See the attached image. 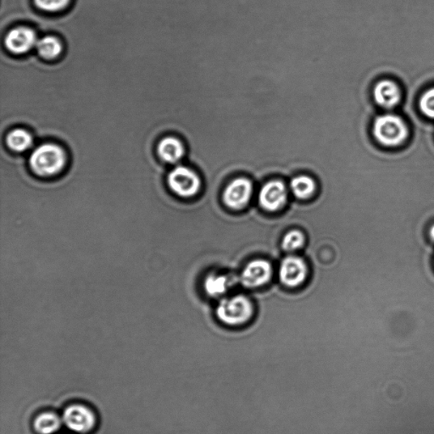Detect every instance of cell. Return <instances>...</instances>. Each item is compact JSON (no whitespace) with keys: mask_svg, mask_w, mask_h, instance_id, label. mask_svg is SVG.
I'll return each instance as SVG.
<instances>
[{"mask_svg":"<svg viewBox=\"0 0 434 434\" xmlns=\"http://www.w3.org/2000/svg\"><path fill=\"white\" fill-rule=\"evenodd\" d=\"M217 320L228 327L247 324L253 317L254 305L249 297L244 295L223 298L216 305Z\"/></svg>","mask_w":434,"mask_h":434,"instance_id":"6da1fadb","label":"cell"},{"mask_svg":"<svg viewBox=\"0 0 434 434\" xmlns=\"http://www.w3.org/2000/svg\"><path fill=\"white\" fill-rule=\"evenodd\" d=\"M373 136L382 146L394 148L406 141L409 130L405 121L394 114L377 117L373 123Z\"/></svg>","mask_w":434,"mask_h":434,"instance_id":"7a4b0ae2","label":"cell"},{"mask_svg":"<svg viewBox=\"0 0 434 434\" xmlns=\"http://www.w3.org/2000/svg\"><path fill=\"white\" fill-rule=\"evenodd\" d=\"M34 2L40 10L55 12L65 8L70 0H34Z\"/></svg>","mask_w":434,"mask_h":434,"instance_id":"ffe728a7","label":"cell"},{"mask_svg":"<svg viewBox=\"0 0 434 434\" xmlns=\"http://www.w3.org/2000/svg\"><path fill=\"white\" fill-rule=\"evenodd\" d=\"M233 283L231 275L211 271L203 279V291L211 298H219L227 293Z\"/></svg>","mask_w":434,"mask_h":434,"instance_id":"7c38bea8","label":"cell"},{"mask_svg":"<svg viewBox=\"0 0 434 434\" xmlns=\"http://www.w3.org/2000/svg\"><path fill=\"white\" fill-rule=\"evenodd\" d=\"M306 238L305 233L299 229L289 230L281 240V248L285 252H295L301 250L305 245Z\"/></svg>","mask_w":434,"mask_h":434,"instance_id":"e0dca14e","label":"cell"},{"mask_svg":"<svg viewBox=\"0 0 434 434\" xmlns=\"http://www.w3.org/2000/svg\"><path fill=\"white\" fill-rule=\"evenodd\" d=\"M288 197V189L283 181L269 180L259 189L258 203L262 210L269 213H274L286 206Z\"/></svg>","mask_w":434,"mask_h":434,"instance_id":"8992f818","label":"cell"},{"mask_svg":"<svg viewBox=\"0 0 434 434\" xmlns=\"http://www.w3.org/2000/svg\"><path fill=\"white\" fill-rule=\"evenodd\" d=\"M428 237L429 241L434 244V223H431L430 225H429V228L428 229Z\"/></svg>","mask_w":434,"mask_h":434,"instance_id":"44dd1931","label":"cell"},{"mask_svg":"<svg viewBox=\"0 0 434 434\" xmlns=\"http://www.w3.org/2000/svg\"><path fill=\"white\" fill-rule=\"evenodd\" d=\"M308 267L303 258L288 255L279 264L278 278L281 283L289 288L303 284L307 278Z\"/></svg>","mask_w":434,"mask_h":434,"instance_id":"ba28073f","label":"cell"},{"mask_svg":"<svg viewBox=\"0 0 434 434\" xmlns=\"http://www.w3.org/2000/svg\"><path fill=\"white\" fill-rule=\"evenodd\" d=\"M37 36L32 29L17 28L7 34L6 45L7 49L15 54L28 52L37 45Z\"/></svg>","mask_w":434,"mask_h":434,"instance_id":"30bf717a","label":"cell"},{"mask_svg":"<svg viewBox=\"0 0 434 434\" xmlns=\"http://www.w3.org/2000/svg\"><path fill=\"white\" fill-rule=\"evenodd\" d=\"M66 163L65 152L52 143L42 144L33 152L30 165L34 172L41 177L57 175Z\"/></svg>","mask_w":434,"mask_h":434,"instance_id":"3957f363","label":"cell"},{"mask_svg":"<svg viewBox=\"0 0 434 434\" xmlns=\"http://www.w3.org/2000/svg\"><path fill=\"white\" fill-rule=\"evenodd\" d=\"M184 153V144L176 138H165L161 140L158 146V154L160 158L170 164H176L180 161Z\"/></svg>","mask_w":434,"mask_h":434,"instance_id":"5bb4252c","label":"cell"},{"mask_svg":"<svg viewBox=\"0 0 434 434\" xmlns=\"http://www.w3.org/2000/svg\"><path fill=\"white\" fill-rule=\"evenodd\" d=\"M252 181L244 177L230 181L221 194L223 205L232 211H241L249 205L253 194Z\"/></svg>","mask_w":434,"mask_h":434,"instance_id":"5b68a950","label":"cell"},{"mask_svg":"<svg viewBox=\"0 0 434 434\" xmlns=\"http://www.w3.org/2000/svg\"><path fill=\"white\" fill-rule=\"evenodd\" d=\"M35 430L40 434H53L61 428V419L52 412H45L37 416L34 422Z\"/></svg>","mask_w":434,"mask_h":434,"instance_id":"2e32d148","label":"cell"},{"mask_svg":"<svg viewBox=\"0 0 434 434\" xmlns=\"http://www.w3.org/2000/svg\"><path fill=\"white\" fill-rule=\"evenodd\" d=\"M63 421L71 430L83 433L95 427V416L86 406L74 405L67 407L64 411Z\"/></svg>","mask_w":434,"mask_h":434,"instance_id":"9c48e42d","label":"cell"},{"mask_svg":"<svg viewBox=\"0 0 434 434\" xmlns=\"http://www.w3.org/2000/svg\"><path fill=\"white\" fill-rule=\"evenodd\" d=\"M421 112L428 118L434 120V88L428 89L421 97L419 101Z\"/></svg>","mask_w":434,"mask_h":434,"instance_id":"d6986e66","label":"cell"},{"mask_svg":"<svg viewBox=\"0 0 434 434\" xmlns=\"http://www.w3.org/2000/svg\"><path fill=\"white\" fill-rule=\"evenodd\" d=\"M373 97L380 107L393 109L401 101V88L393 81L382 80L374 88Z\"/></svg>","mask_w":434,"mask_h":434,"instance_id":"8fae6325","label":"cell"},{"mask_svg":"<svg viewBox=\"0 0 434 434\" xmlns=\"http://www.w3.org/2000/svg\"><path fill=\"white\" fill-rule=\"evenodd\" d=\"M6 142L12 151L23 152L32 146L33 138L27 131L16 129L8 134Z\"/></svg>","mask_w":434,"mask_h":434,"instance_id":"ac0fdd59","label":"cell"},{"mask_svg":"<svg viewBox=\"0 0 434 434\" xmlns=\"http://www.w3.org/2000/svg\"><path fill=\"white\" fill-rule=\"evenodd\" d=\"M168 184L172 192L182 199L197 197L202 188L201 178L186 165H177L168 174Z\"/></svg>","mask_w":434,"mask_h":434,"instance_id":"277c9868","label":"cell"},{"mask_svg":"<svg viewBox=\"0 0 434 434\" xmlns=\"http://www.w3.org/2000/svg\"><path fill=\"white\" fill-rule=\"evenodd\" d=\"M291 192L299 201H308L317 190V182L312 177L300 174L293 177L289 182Z\"/></svg>","mask_w":434,"mask_h":434,"instance_id":"4fadbf2b","label":"cell"},{"mask_svg":"<svg viewBox=\"0 0 434 434\" xmlns=\"http://www.w3.org/2000/svg\"><path fill=\"white\" fill-rule=\"evenodd\" d=\"M272 266L265 259H254L245 264L242 268L238 281L246 288L255 289L261 288L270 282L272 278Z\"/></svg>","mask_w":434,"mask_h":434,"instance_id":"52a82bcc","label":"cell"},{"mask_svg":"<svg viewBox=\"0 0 434 434\" xmlns=\"http://www.w3.org/2000/svg\"><path fill=\"white\" fill-rule=\"evenodd\" d=\"M37 50L40 57L45 59H54L61 54L62 45L58 38L47 36L37 42Z\"/></svg>","mask_w":434,"mask_h":434,"instance_id":"9a60e30c","label":"cell"}]
</instances>
